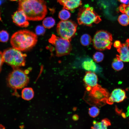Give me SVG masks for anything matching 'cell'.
I'll return each instance as SVG.
<instances>
[{"instance_id": "8992f818", "label": "cell", "mask_w": 129, "mask_h": 129, "mask_svg": "<svg viewBox=\"0 0 129 129\" xmlns=\"http://www.w3.org/2000/svg\"><path fill=\"white\" fill-rule=\"evenodd\" d=\"M112 34L104 30H100L95 33L93 40V47L96 50L103 51L109 49L112 44Z\"/></svg>"}, {"instance_id": "ba28073f", "label": "cell", "mask_w": 129, "mask_h": 129, "mask_svg": "<svg viewBox=\"0 0 129 129\" xmlns=\"http://www.w3.org/2000/svg\"><path fill=\"white\" fill-rule=\"evenodd\" d=\"M77 25L71 20L62 21L58 24L57 31L60 37L70 41L75 35Z\"/></svg>"}, {"instance_id": "ac0fdd59", "label": "cell", "mask_w": 129, "mask_h": 129, "mask_svg": "<svg viewBox=\"0 0 129 129\" xmlns=\"http://www.w3.org/2000/svg\"><path fill=\"white\" fill-rule=\"evenodd\" d=\"M55 21L52 17L45 18L43 22V24L45 28L50 29L52 27L55 25Z\"/></svg>"}, {"instance_id": "603a6c76", "label": "cell", "mask_w": 129, "mask_h": 129, "mask_svg": "<svg viewBox=\"0 0 129 129\" xmlns=\"http://www.w3.org/2000/svg\"><path fill=\"white\" fill-rule=\"evenodd\" d=\"M99 112V109L96 106H93L89 108V114L91 117H96L98 115Z\"/></svg>"}, {"instance_id": "f546056e", "label": "cell", "mask_w": 129, "mask_h": 129, "mask_svg": "<svg viewBox=\"0 0 129 129\" xmlns=\"http://www.w3.org/2000/svg\"><path fill=\"white\" fill-rule=\"evenodd\" d=\"M121 44L119 41L116 40L114 42L113 46L114 47L117 49L121 47Z\"/></svg>"}, {"instance_id": "e0dca14e", "label": "cell", "mask_w": 129, "mask_h": 129, "mask_svg": "<svg viewBox=\"0 0 129 129\" xmlns=\"http://www.w3.org/2000/svg\"><path fill=\"white\" fill-rule=\"evenodd\" d=\"M112 68L115 70L119 71L123 68L124 65L122 61L116 57L114 58L112 64Z\"/></svg>"}, {"instance_id": "d4e9b609", "label": "cell", "mask_w": 129, "mask_h": 129, "mask_svg": "<svg viewBox=\"0 0 129 129\" xmlns=\"http://www.w3.org/2000/svg\"><path fill=\"white\" fill-rule=\"evenodd\" d=\"M119 9L120 12L129 16V3L127 5L123 4H121L119 7Z\"/></svg>"}, {"instance_id": "5b68a950", "label": "cell", "mask_w": 129, "mask_h": 129, "mask_svg": "<svg viewBox=\"0 0 129 129\" xmlns=\"http://www.w3.org/2000/svg\"><path fill=\"white\" fill-rule=\"evenodd\" d=\"M13 69L7 77L8 85L15 90L21 89L26 86L29 81L26 73L18 68Z\"/></svg>"}, {"instance_id": "7c38bea8", "label": "cell", "mask_w": 129, "mask_h": 129, "mask_svg": "<svg viewBox=\"0 0 129 129\" xmlns=\"http://www.w3.org/2000/svg\"><path fill=\"white\" fill-rule=\"evenodd\" d=\"M129 39H127L125 42L122 43L121 47L117 48L119 55H117L118 57L122 61L125 62H129Z\"/></svg>"}, {"instance_id": "7402d4cb", "label": "cell", "mask_w": 129, "mask_h": 129, "mask_svg": "<svg viewBox=\"0 0 129 129\" xmlns=\"http://www.w3.org/2000/svg\"><path fill=\"white\" fill-rule=\"evenodd\" d=\"M104 56L103 54L100 52H97L93 55L94 61L97 63L101 62L103 60Z\"/></svg>"}, {"instance_id": "6da1fadb", "label": "cell", "mask_w": 129, "mask_h": 129, "mask_svg": "<svg viewBox=\"0 0 129 129\" xmlns=\"http://www.w3.org/2000/svg\"><path fill=\"white\" fill-rule=\"evenodd\" d=\"M18 10L25 13L28 20H42L46 15V3L43 0H19Z\"/></svg>"}, {"instance_id": "d6a6232c", "label": "cell", "mask_w": 129, "mask_h": 129, "mask_svg": "<svg viewBox=\"0 0 129 129\" xmlns=\"http://www.w3.org/2000/svg\"><path fill=\"white\" fill-rule=\"evenodd\" d=\"M129 116V105L127 108V112L126 113V116L128 117Z\"/></svg>"}, {"instance_id": "277c9868", "label": "cell", "mask_w": 129, "mask_h": 129, "mask_svg": "<svg viewBox=\"0 0 129 129\" xmlns=\"http://www.w3.org/2000/svg\"><path fill=\"white\" fill-rule=\"evenodd\" d=\"M26 56V54L13 47L5 49L3 53L4 62L13 69L25 66Z\"/></svg>"}, {"instance_id": "52a82bcc", "label": "cell", "mask_w": 129, "mask_h": 129, "mask_svg": "<svg viewBox=\"0 0 129 129\" xmlns=\"http://www.w3.org/2000/svg\"><path fill=\"white\" fill-rule=\"evenodd\" d=\"M88 92H89L88 101L91 104L98 106H102L105 104L109 95L106 89L98 84Z\"/></svg>"}, {"instance_id": "f1b7e54d", "label": "cell", "mask_w": 129, "mask_h": 129, "mask_svg": "<svg viewBox=\"0 0 129 129\" xmlns=\"http://www.w3.org/2000/svg\"><path fill=\"white\" fill-rule=\"evenodd\" d=\"M4 62L3 57V53L0 51V72L1 70L2 65Z\"/></svg>"}, {"instance_id": "e575fe53", "label": "cell", "mask_w": 129, "mask_h": 129, "mask_svg": "<svg viewBox=\"0 0 129 129\" xmlns=\"http://www.w3.org/2000/svg\"><path fill=\"white\" fill-rule=\"evenodd\" d=\"M1 0H0V5L1 4Z\"/></svg>"}, {"instance_id": "d6986e66", "label": "cell", "mask_w": 129, "mask_h": 129, "mask_svg": "<svg viewBox=\"0 0 129 129\" xmlns=\"http://www.w3.org/2000/svg\"><path fill=\"white\" fill-rule=\"evenodd\" d=\"M92 41V38L90 35L87 34L82 35L80 38V42L81 44L84 46L89 45Z\"/></svg>"}, {"instance_id": "44dd1931", "label": "cell", "mask_w": 129, "mask_h": 129, "mask_svg": "<svg viewBox=\"0 0 129 129\" xmlns=\"http://www.w3.org/2000/svg\"><path fill=\"white\" fill-rule=\"evenodd\" d=\"M71 14L70 12L66 9H63L61 10L59 14V17L62 21H66L70 17Z\"/></svg>"}, {"instance_id": "4fadbf2b", "label": "cell", "mask_w": 129, "mask_h": 129, "mask_svg": "<svg viewBox=\"0 0 129 129\" xmlns=\"http://www.w3.org/2000/svg\"><path fill=\"white\" fill-rule=\"evenodd\" d=\"M83 81L87 86L92 88L97 85L98 78L95 72L91 71H87L83 79Z\"/></svg>"}, {"instance_id": "cb8c5ba5", "label": "cell", "mask_w": 129, "mask_h": 129, "mask_svg": "<svg viewBox=\"0 0 129 129\" xmlns=\"http://www.w3.org/2000/svg\"><path fill=\"white\" fill-rule=\"evenodd\" d=\"M9 35L8 33L5 30L0 31V41L2 42H7L9 39Z\"/></svg>"}, {"instance_id": "83f0119b", "label": "cell", "mask_w": 129, "mask_h": 129, "mask_svg": "<svg viewBox=\"0 0 129 129\" xmlns=\"http://www.w3.org/2000/svg\"><path fill=\"white\" fill-rule=\"evenodd\" d=\"M93 126L91 128L95 129H101L100 122L94 121L93 122Z\"/></svg>"}, {"instance_id": "5bb4252c", "label": "cell", "mask_w": 129, "mask_h": 129, "mask_svg": "<svg viewBox=\"0 0 129 129\" xmlns=\"http://www.w3.org/2000/svg\"><path fill=\"white\" fill-rule=\"evenodd\" d=\"M63 8L71 11L82 5V0H57Z\"/></svg>"}, {"instance_id": "2e32d148", "label": "cell", "mask_w": 129, "mask_h": 129, "mask_svg": "<svg viewBox=\"0 0 129 129\" xmlns=\"http://www.w3.org/2000/svg\"><path fill=\"white\" fill-rule=\"evenodd\" d=\"M82 68L87 71H95L97 69V65L91 59H87L84 61L82 63Z\"/></svg>"}, {"instance_id": "9c48e42d", "label": "cell", "mask_w": 129, "mask_h": 129, "mask_svg": "<svg viewBox=\"0 0 129 129\" xmlns=\"http://www.w3.org/2000/svg\"><path fill=\"white\" fill-rule=\"evenodd\" d=\"M49 42L54 47L56 55L59 57L69 54L72 47L70 41L53 34Z\"/></svg>"}, {"instance_id": "8fae6325", "label": "cell", "mask_w": 129, "mask_h": 129, "mask_svg": "<svg viewBox=\"0 0 129 129\" xmlns=\"http://www.w3.org/2000/svg\"><path fill=\"white\" fill-rule=\"evenodd\" d=\"M13 22L17 26L22 27H27L29 23L26 16L22 10H18L12 15Z\"/></svg>"}, {"instance_id": "1f68e13d", "label": "cell", "mask_w": 129, "mask_h": 129, "mask_svg": "<svg viewBox=\"0 0 129 129\" xmlns=\"http://www.w3.org/2000/svg\"><path fill=\"white\" fill-rule=\"evenodd\" d=\"M78 118V116L76 114L74 115L72 117V118L74 120H77Z\"/></svg>"}, {"instance_id": "30bf717a", "label": "cell", "mask_w": 129, "mask_h": 129, "mask_svg": "<svg viewBox=\"0 0 129 129\" xmlns=\"http://www.w3.org/2000/svg\"><path fill=\"white\" fill-rule=\"evenodd\" d=\"M126 98L125 91L118 88L114 90L106 101L109 104H112L114 102H119L123 101Z\"/></svg>"}, {"instance_id": "484cf974", "label": "cell", "mask_w": 129, "mask_h": 129, "mask_svg": "<svg viewBox=\"0 0 129 129\" xmlns=\"http://www.w3.org/2000/svg\"><path fill=\"white\" fill-rule=\"evenodd\" d=\"M101 129H106L107 127L111 125L110 120L107 118L102 119L100 122Z\"/></svg>"}, {"instance_id": "3957f363", "label": "cell", "mask_w": 129, "mask_h": 129, "mask_svg": "<svg viewBox=\"0 0 129 129\" xmlns=\"http://www.w3.org/2000/svg\"><path fill=\"white\" fill-rule=\"evenodd\" d=\"M77 21L79 25L91 27L93 24L99 23L101 19L93 7L86 5L79 9Z\"/></svg>"}, {"instance_id": "ffe728a7", "label": "cell", "mask_w": 129, "mask_h": 129, "mask_svg": "<svg viewBox=\"0 0 129 129\" xmlns=\"http://www.w3.org/2000/svg\"><path fill=\"white\" fill-rule=\"evenodd\" d=\"M118 20L119 23L123 26H127L129 24V16L125 14L120 15Z\"/></svg>"}, {"instance_id": "7a4b0ae2", "label": "cell", "mask_w": 129, "mask_h": 129, "mask_svg": "<svg viewBox=\"0 0 129 129\" xmlns=\"http://www.w3.org/2000/svg\"><path fill=\"white\" fill-rule=\"evenodd\" d=\"M37 37L36 34L27 30H20L13 34L10 43L13 47L20 51L28 50L36 44Z\"/></svg>"}, {"instance_id": "4dcf8cb0", "label": "cell", "mask_w": 129, "mask_h": 129, "mask_svg": "<svg viewBox=\"0 0 129 129\" xmlns=\"http://www.w3.org/2000/svg\"><path fill=\"white\" fill-rule=\"evenodd\" d=\"M119 2L123 4L127 5L129 3V0H118Z\"/></svg>"}, {"instance_id": "836d02e7", "label": "cell", "mask_w": 129, "mask_h": 129, "mask_svg": "<svg viewBox=\"0 0 129 129\" xmlns=\"http://www.w3.org/2000/svg\"><path fill=\"white\" fill-rule=\"evenodd\" d=\"M11 0V1H16L17 0Z\"/></svg>"}, {"instance_id": "9a60e30c", "label": "cell", "mask_w": 129, "mask_h": 129, "mask_svg": "<svg viewBox=\"0 0 129 129\" xmlns=\"http://www.w3.org/2000/svg\"><path fill=\"white\" fill-rule=\"evenodd\" d=\"M34 92L31 87H25L22 90L21 97L24 100L27 101L31 100L34 97Z\"/></svg>"}, {"instance_id": "4316f807", "label": "cell", "mask_w": 129, "mask_h": 129, "mask_svg": "<svg viewBox=\"0 0 129 129\" xmlns=\"http://www.w3.org/2000/svg\"><path fill=\"white\" fill-rule=\"evenodd\" d=\"M45 27L41 25H38L37 26L35 29L36 34L39 35H43L45 32Z\"/></svg>"}]
</instances>
